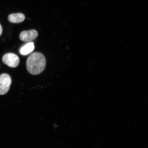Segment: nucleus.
<instances>
[{"instance_id":"nucleus-1","label":"nucleus","mask_w":148,"mask_h":148,"mask_svg":"<svg viewBox=\"0 0 148 148\" xmlns=\"http://www.w3.org/2000/svg\"><path fill=\"white\" fill-rule=\"evenodd\" d=\"M46 66V58L41 53H33L27 59V69L32 75H38L41 73L45 69Z\"/></svg>"},{"instance_id":"nucleus-2","label":"nucleus","mask_w":148,"mask_h":148,"mask_svg":"<svg viewBox=\"0 0 148 148\" xmlns=\"http://www.w3.org/2000/svg\"><path fill=\"white\" fill-rule=\"evenodd\" d=\"M12 83V79L8 74L3 73L0 75V95H4L8 92Z\"/></svg>"},{"instance_id":"nucleus-3","label":"nucleus","mask_w":148,"mask_h":148,"mask_svg":"<svg viewBox=\"0 0 148 148\" xmlns=\"http://www.w3.org/2000/svg\"><path fill=\"white\" fill-rule=\"evenodd\" d=\"M2 60L5 64L12 68L17 67L20 62L19 57L13 53H8L3 55Z\"/></svg>"},{"instance_id":"nucleus-4","label":"nucleus","mask_w":148,"mask_h":148,"mask_svg":"<svg viewBox=\"0 0 148 148\" xmlns=\"http://www.w3.org/2000/svg\"><path fill=\"white\" fill-rule=\"evenodd\" d=\"M38 36L37 31L35 29L23 31L20 35V38L22 41L30 42L36 39Z\"/></svg>"},{"instance_id":"nucleus-5","label":"nucleus","mask_w":148,"mask_h":148,"mask_svg":"<svg viewBox=\"0 0 148 148\" xmlns=\"http://www.w3.org/2000/svg\"><path fill=\"white\" fill-rule=\"evenodd\" d=\"M25 16L22 13L13 14L8 16L9 21L11 23H22L25 20Z\"/></svg>"},{"instance_id":"nucleus-6","label":"nucleus","mask_w":148,"mask_h":148,"mask_svg":"<svg viewBox=\"0 0 148 148\" xmlns=\"http://www.w3.org/2000/svg\"><path fill=\"white\" fill-rule=\"evenodd\" d=\"M34 49L33 42H29L23 46L20 49V53L23 55H27L32 52Z\"/></svg>"},{"instance_id":"nucleus-7","label":"nucleus","mask_w":148,"mask_h":148,"mask_svg":"<svg viewBox=\"0 0 148 148\" xmlns=\"http://www.w3.org/2000/svg\"><path fill=\"white\" fill-rule=\"evenodd\" d=\"M2 27L1 25V24H0V36H1V35L2 33Z\"/></svg>"}]
</instances>
